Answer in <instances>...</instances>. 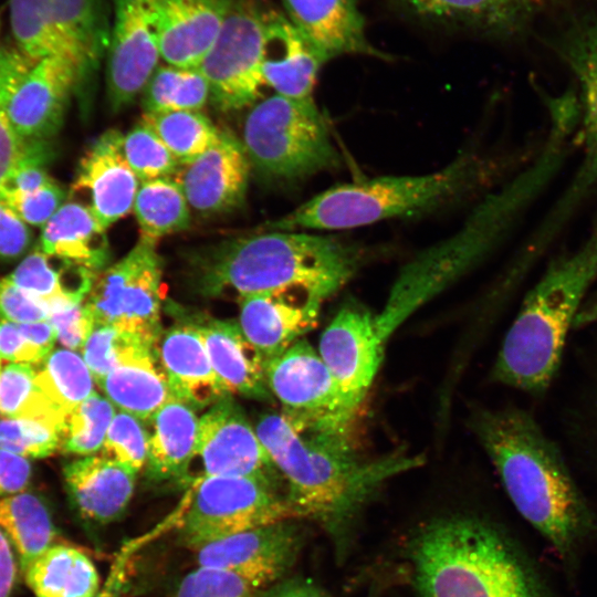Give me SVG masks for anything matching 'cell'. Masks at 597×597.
Returning a JSON list of instances; mask_svg holds the SVG:
<instances>
[{
  "label": "cell",
  "mask_w": 597,
  "mask_h": 597,
  "mask_svg": "<svg viewBox=\"0 0 597 597\" xmlns=\"http://www.w3.org/2000/svg\"><path fill=\"white\" fill-rule=\"evenodd\" d=\"M254 429L285 482L296 519H311L337 536L379 486L422 463L406 454L363 460L349 429L300 427L282 413L261 415Z\"/></svg>",
  "instance_id": "6da1fadb"
},
{
  "label": "cell",
  "mask_w": 597,
  "mask_h": 597,
  "mask_svg": "<svg viewBox=\"0 0 597 597\" xmlns=\"http://www.w3.org/2000/svg\"><path fill=\"white\" fill-rule=\"evenodd\" d=\"M570 143L559 126L547 128L533 159L472 210L462 227L428 248L400 271L388 300L376 314L380 335L392 333L421 305L483 261L556 175Z\"/></svg>",
  "instance_id": "7a4b0ae2"
},
{
  "label": "cell",
  "mask_w": 597,
  "mask_h": 597,
  "mask_svg": "<svg viewBox=\"0 0 597 597\" xmlns=\"http://www.w3.org/2000/svg\"><path fill=\"white\" fill-rule=\"evenodd\" d=\"M364 252L331 235L274 231L201 250L192 260L196 287L207 297H242L292 289L323 301L358 271Z\"/></svg>",
  "instance_id": "3957f363"
},
{
  "label": "cell",
  "mask_w": 597,
  "mask_h": 597,
  "mask_svg": "<svg viewBox=\"0 0 597 597\" xmlns=\"http://www.w3.org/2000/svg\"><path fill=\"white\" fill-rule=\"evenodd\" d=\"M471 422L516 510L567 553L579 535L585 507L557 448L517 408L480 410Z\"/></svg>",
  "instance_id": "277c9868"
},
{
  "label": "cell",
  "mask_w": 597,
  "mask_h": 597,
  "mask_svg": "<svg viewBox=\"0 0 597 597\" xmlns=\"http://www.w3.org/2000/svg\"><path fill=\"white\" fill-rule=\"evenodd\" d=\"M597 280V218L586 239L552 261L525 295L494 362L491 377L543 394L559 368L567 335Z\"/></svg>",
  "instance_id": "5b68a950"
},
{
  "label": "cell",
  "mask_w": 597,
  "mask_h": 597,
  "mask_svg": "<svg viewBox=\"0 0 597 597\" xmlns=\"http://www.w3.org/2000/svg\"><path fill=\"white\" fill-rule=\"evenodd\" d=\"M492 168L482 156L465 153L427 175L381 176L333 186L265 228L335 231L421 213L475 189Z\"/></svg>",
  "instance_id": "8992f818"
},
{
  "label": "cell",
  "mask_w": 597,
  "mask_h": 597,
  "mask_svg": "<svg viewBox=\"0 0 597 597\" xmlns=\"http://www.w3.org/2000/svg\"><path fill=\"white\" fill-rule=\"evenodd\" d=\"M411 563L420 597H541L504 540L474 519L428 524L411 544Z\"/></svg>",
  "instance_id": "52a82bcc"
},
{
  "label": "cell",
  "mask_w": 597,
  "mask_h": 597,
  "mask_svg": "<svg viewBox=\"0 0 597 597\" xmlns=\"http://www.w3.org/2000/svg\"><path fill=\"white\" fill-rule=\"evenodd\" d=\"M241 142L251 166L272 181L297 182L341 165L314 98L275 94L255 103Z\"/></svg>",
  "instance_id": "ba28073f"
},
{
  "label": "cell",
  "mask_w": 597,
  "mask_h": 597,
  "mask_svg": "<svg viewBox=\"0 0 597 597\" xmlns=\"http://www.w3.org/2000/svg\"><path fill=\"white\" fill-rule=\"evenodd\" d=\"M296 519L279 485L248 476H197L181 503L179 538L191 549L221 538Z\"/></svg>",
  "instance_id": "9c48e42d"
},
{
  "label": "cell",
  "mask_w": 597,
  "mask_h": 597,
  "mask_svg": "<svg viewBox=\"0 0 597 597\" xmlns=\"http://www.w3.org/2000/svg\"><path fill=\"white\" fill-rule=\"evenodd\" d=\"M105 13L104 0H10L12 44L33 62L60 55L86 71L107 49Z\"/></svg>",
  "instance_id": "30bf717a"
},
{
  "label": "cell",
  "mask_w": 597,
  "mask_h": 597,
  "mask_svg": "<svg viewBox=\"0 0 597 597\" xmlns=\"http://www.w3.org/2000/svg\"><path fill=\"white\" fill-rule=\"evenodd\" d=\"M156 243L140 237L124 258L96 275L85 298L95 325H111L157 343L166 287Z\"/></svg>",
  "instance_id": "8fae6325"
},
{
  "label": "cell",
  "mask_w": 597,
  "mask_h": 597,
  "mask_svg": "<svg viewBox=\"0 0 597 597\" xmlns=\"http://www.w3.org/2000/svg\"><path fill=\"white\" fill-rule=\"evenodd\" d=\"M268 14L256 0H233L214 43L197 67L220 111H238L260 97Z\"/></svg>",
  "instance_id": "7c38bea8"
},
{
  "label": "cell",
  "mask_w": 597,
  "mask_h": 597,
  "mask_svg": "<svg viewBox=\"0 0 597 597\" xmlns=\"http://www.w3.org/2000/svg\"><path fill=\"white\" fill-rule=\"evenodd\" d=\"M268 387L282 415L300 427L350 429L360 405L341 388L318 350L304 338L265 366Z\"/></svg>",
  "instance_id": "4fadbf2b"
},
{
  "label": "cell",
  "mask_w": 597,
  "mask_h": 597,
  "mask_svg": "<svg viewBox=\"0 0 597 597\" xmlns=\"http://www.w3.org/2000/svg\"><path fill=\"white\" fill-rule=\"evenodd\" d=\"M106 50L107 101L118 112L143 92L158 67L157 0H113Z\"/></svg>",
  "instance_id": "5bb4252c"
},
{
  "label": "cell",
  "mask_w": 597,
  "mask_h": 597,
  "mask_svg": "<svg viewBox=\"0 0 597 597\" xmlns=\"http://www.w3.org/2000/svg\"><path fill=\"white\" fill-rule=\"evenodd\" d=\"M196 459L202 475L256 478L275 485L283 481L232 395L221 398L199 418L192 461Z\"/></svg>",
  "instance_id": "9a60e30c"
},
{
  "label": "cell",
  "mask_w": 597,
  "mask_h": 597,
  "mask_svg": "<svg viewBox=\"0 0 597 597\" xmlns=\"http://www.w3.org/2000/svg\"><path fill=\"white\" fill-rule=\"evenodd\" d=\"M302 538L297 525L285 520L212 542L196 551L197 563L230 572L260 591L280 582L291 568Z\"/></svg>",
  "instance_id": "2e32d148"
},
{
  "label": "cell",
  "mask_w": 597,
  "mask_h": 597,
  "mask_svg": "<svg viewBox=\"0 0 597 597\" xmlns=\"http://www.w3.org/2000/svg\"><path fill=\"white\" fill-rule=\"evenodd\" d=\"M376 315L347 302L321 335L318 354L344 390L362 405L384 358Z\"/></svg>",
  "instance_id": "e0dca14e"
},
{
  "label": "cell",
  "mask_w": 597,
  "mask_h": 597,
  "mask_svg": "<svg viewBox=\"0 0 597 597\" xmlns=\"http://www.w3.org/2000/svg\"><path fill=\"white\" fill-rule=\"evenodd\" d=\"M564 59L577 82V129L582 157L570 184L553 205L556 214L569 219L597 190V24L575 35L564 49Z\"/></svg>",
  "instance_id": "ac0fdd59"
},
{
  "label": "cell",
  "mask_w": 597,
  "mask_h": 597,
  "mask_svg": "<svg viewBox=\"0 0 597 597\" xmlns=\"http://www.w3.org/2000/svg\"><path fill=\"white\" fill-rule=\"evenodd\" d=\"M85 70L66 56L38 61L25 74L8 105V117L25 142H42L60 128L66 102Z\"/></svg>",
  "instance_id": "d6986e66"
},
{
  "label": "cell",
  "mask_w": 597,
  "mask_h": 597,
  "mask_svg": "<svg viewBox=\"0 0 597 597\" xmlns=\"http://www.w3.org/2000/svg\"><path fill=\"white\" fill-rule=\"evenodd\" d=\"M322 302L300 289L249 295L238 301V323L268 364L316 326Z\"/></svg>",
  "instance_id": "ffe728a7"
},
{
  "label": "cell",
  "mask_w": 597,
  "mask_h": 597,
  "mask_svg": "<svg viewBox=\"0 0 597 597\" xmlns=\"http://www.w3.org/2000/svg\"><path fill=\"white\" fill-rule=\"evenodd\" d=\"M250 168L242 142L232 133L220 130L218 140L208 150L180 166L175 180L196 211L223 213L242 205Z\"/></svg>",
  "instance_id": "44dd1931"
},
{
  "label": "cell",
  "mask_w": 597,
  "mask_h": 597,
  "mask_svg": "<svg viewBox=\"0 0 597 597\" xmlns=\"http://www.w3.org/2000/svg\"><path fill=\"white\" fill-rule=\"evenodd\" d=\"M123 135L116 129L103 133L81 158L72 193L84 192L85 205L107 229L133 210L139 179L122 150Z\"/></svg>",
  "instance_id": "7402d4cb"
},
{
  "label": "cell",
  "mask_w": 597,
  "mask_h": 597,
  "mask_svg": "<svg viewBox=\"0 0 597 597\" xmlns=\"http://www.w3.org/2000/svg\"><path fill=\"white\" fill-rule=\"evenodd\" d=\"M156 353L171 395L193 409L209 408L230 395L212 368L196 320L163 328Z\"/></svg>",
  "instance_id": "603a6c76"
},
{
  "label": "cell",
  "mask_w": 597,
  "mask_h": 597,
  "mask_svg": "<svg viewBox=\"0 0 597 597\" xmlns=\"http://www.w3.org/2000/svg\"><path fill=\"white\" fill-rule=\"evenodd\" d=\"M233 0H157L158 44L166 64L197 69Z\"/></svg>",
  "instance_id": "cb8c5ba5"
},
{
  "label": "cell",
  "mask_w": 597,
  "mask_h": 597,
  "mask_svg": "<svg viewBox=\"0 0 597 597\" xmlns=\"http://www.w3.org/2000/svg\"><path fill=\"white\" fill-rule=\"evenodd\" d=\"M286 17L326 62L343 54L388 60L371 45L356 0H282Z\"/></svg>",
  "instance_id": "d4e9b609"
},
{
  "label": "cell",
  "mask_w": 597,
  "mask_h": 597,
  "mask_svg": "<svg viewBox=\"0 0 597 597\" xmlns=\"http://www.w3.org/2000/svg\"><path fill=\"white\" fill-rule=\"evenodd\" d=\"M63 478L77 512L88 521L107 524L127 510L136 472L104 455H86L67 462Z\"/></svg>",
  "instance_id": "484cf974"
},
{
  "label": "cell",
  "mask_w": 597,
  "mask_h": 597,
  "mask_svg": "<svg viewBox=\"0 0 597 597\" xmlns=\"http://www.w3.org/2000/svg\"><path fill=\"white\" fill-rule=\"evenodd\" d=\"M212 368L230 395L270 401L265 362L233 320H196Z\"/></svg>",
  "instance_id": "4316f807"
},
{
  "label": "cell",
  "mask_w": 597,
  "mask_h": 597,
  "mask_svg": "<svg viewBox=\"0 0 597 597\" xmlns=\"http://www.w3.org/2000/svg\"><path fill=\"white\" fill-rule=\"evenodd\" d=\"M324 63L287 17L269 11L262 64L264 84L284 97L311 100Z\"/></svg>",
  "instance_id": "83f0119b"
},
{
  "label": "cell",
  "mask_w": 597,
  "mask_h": 597,
  "mask_svg": "<svg viewBox=\"0 0 597 597\" xmlns=\"http://www.w3.org/2000/svg\"><path fill=\"white\" fill-rule=\"evenodd\" d=\"M418 18L479 31L510 35L522 29L545 0H397Z\"/></svg>",
  "instance_id": "f1b7e54d"
},
{
  "label": "cell",
  "mask_w": 597,
  "mask_h": 597,
  "mask_svg": "<svg viewBox=\"0 0 597 597\" xmlns=\"http://www.w3.org/2000/svg\"><path fill=\"white\" fill-rule=\"evenodd\" d=\"M196 409L171 395L153 417L146 475L154 482L190 481L199 418Z\"/></svg>",
  "instance_id": "f546056e"
},
{
  "label": "cell",
  "mask_w": 597,
  "mask_h": 597,
  "mask_svg": "<svg viewBox=\"0 0 597 597\" xmlns=\"http://www.w3.org/2000/svg\"><path fill=\"white\" fill-rule=\"evenodd\" d=\"M105 230L87 206L69 201L42 228L39 250L98 274L111 260Z\"/></svg>",
  "instance_id": "4dcf8cb0"
},
{
  "label": "cell",
  "mask_w": 597,
  "mask_h": 597,
  "mask_svg": "<svg viewBox=\"0 0 597 597\" xmlns=\"http://www.w3.org/2000/svg\"><path fill=\"white\" fill-rule=\"evenodd\" d=\"M97 385L115 407L144 422L150 421L171 396L156 346L134 349Z\"/></svg>",
  "instance_id": "1f68e13d"
},
{
  "label": "cell",
  "mask_w": 597,
  "mask_h": 597,
  "mask_svg": "<svg viewBox=\"0 0 597 597\" xmlns=\"http://www.w3.org/2000/svg\"><path fill=\"white\" fill-rule=\"evenodd\" d=\"M22 572L36 597H96L101 591L92 559L67 544L54 543Z\"/></svg>",
  "instance_id": "d6a6232c"
},
{
  "label": "cell",
  "mask_w": 597,
  "mask_h": 597,
  "mask_svg": "<svg viewBox=\"0 0 597 597\" xmlns=\"http://www.w3.org/2000/svg\"><path fill=\"white\" fill-rule=\"evenodd\" d=\"M0 530L23 570L54 544L56 531L44 501L32 492L0 496Z\"/></svg>",
  "instance_id": "836d02e7"
},
{
  "label": "cell",
  "mask_w": 597,
  "mask_h": 597,
  "mask_svg": "<svg viewBox=\"0 0 597 597\" xmlns=\"http://www.w3.org/2000/svg\"><path fill=\"white\" fill-rule=\"evenodd\" d=\"M50 259L38 249L6 277L46 306L63 301H85L97 274L67 262L57 269Z\"/></svg>",
  "instance_id": "e575fe53"
},
{
  "label": "cell",
  "mask_w": 597,
  "mask_h": 597,
  "mask_svg": "<svg viewBox=\"0 0 597 597\" xmlns=\"http://www.w3.org/2000/svg\"><path fill=\"white\" fill-rule=\"evenodd\" d=\"M133 210L140 237L155 241L186 230L190 223L189 203L172 177L142 181Z\"/></svg>",
  "instance_id": "d590c367"
},
{
  "label": "cell",
  "mask_w": 597,
  "mask_h": 597,
  "mask_svg": "<svg viewBox=\"0 0 597 597\" xmlns=\"http://www.w3.org/2000/svg\"><path fill=\"white\" fill-rule=\"evenodd\" d=\"M35 366L9 363L0 371V416L46 422L62 433L67 415L38 387Z\"/></svg>",
  "instance_id": "8d00e7d4"
},
{
  "label": "cell",
  "mask_w": 597,
  "mask_h": 597,
  "mask_svg": "<svg viewBox=\"0 0 597 597\" xmlns=\"http://www.w3.org/2000/svg\"><path fill=\"white\" fill-rule=\"evenodd\" d=\"M35 63L13 44L0 46V191L34 144L23 140L15 133L8 117V105L15 88Z\"/></svg>",
  "instance_id": "74e56055"
},
{
  "label": "cell",
  "mask_w": 597,
  "mask_h": 597,
  "mask_svg": "<svg viewBox=\"0 0 597 597\" xmlns=\"http://www.w3.org/2000/svg\"><path fill=\"white\" fill-rule=\"evenodd\" d=\"M142 122L157 134L180 165L202 155L220 136V130L199 111L144 113Z\"/></svg>",
  "instance_id": "f35d334b"
},
{
  "label": "cell",
  "mask_w": 597,
  "mask_h": 597,
  "mask_svg": "<svg viewBox=\"0 0 597 597\" xmlns=\"http://www.w3.org/2000/svg\"><path fill=\"white\" fill-rule=\"evenodd\" d=\"M41 391L64 413L75 409L94 392V377L75 350L54 349L36 369Z\"/></svg>",
  "instance_id": "ab89813d"
},
{
  "label": "cell",
  "mask_w": 597,
  "mask_h": 597,
  "mask_svg": "<svg viewBox=\"0 0 597 597\" xmlns=\"http://www.w3.org/2000/svg\"><path fill=\"white\" fill-rule=\"evenodd\" d=\"M144 113L199 111L210 97L206 77L198 69L160 65L142 92Z\"/></svg>",
  "instance_id": "60d3db41"
},
{
  "label": "cell",
  "mask_w": 597,
  "mask_h": 597,
  "mask_svg": "<svg viewBox=\"0 0 597 597\" xmlns=\"http://www.w3.org/2000/svg\"><path fill=\"white\" fill-rule=\"evenodd\" d=\"M115 416V406L94 391L73 409L65 421L61 440L64 453L92 455L102 449Z\"/></svg>",
  "instance_id": "b9f144b4"
},
{
  "label": "cell",
  "mask_w": 597,
  "mask_h": 597,
  "mask_svg": "<svg viewBox=\"0 0 597 597\" xmlns=\"http://www.w3.org/2000/svg\"><path fill=\"white\" fill-rule=\"evenodd\" d=\"M122 150L142 181L172 177L181 166L157 134L142 121L123 135Z\"/></svg>",
  "instance_id": "7bdbcfd3"
},
{
  "label": "cell",
  "mask_w": 597,
  "mask_h": 597,
  "mask_svg": "<svg viewBox=\"0 0 597 597\" xmlns=\"http://www.w3.org/2000/svg\"><path fill=\"white\" fill-rule=\"evenodd\" d=\"M142 346L156 344L111 325H95L81 352L98 384L127 354Z\"/></svg>",
  "instance_id": "ee69618b"
},
{
  "label": "cell",
  "mask_w": 597,
  "mask_h": 597,
  "mask_svg": "<svg viewBox=\"0 0 597 597\" xmlns=\"http://www.w3.org/2000/svg\"><path fill=\"white\" fill-rule=\"evenodd\" d=\"M61 431L43 421L25 418L0 419V449L27 459H42L61 446Z\"/></svg>",
  "instance_id": "f6af8a7d"
},
{
  "label": "cell",
  "mask_w": 597,
  "mask_h": 597,
  "mask_svg": "<svg viewBox=\"0 0 597 597\" xmlns=\"http://www.w3.org/2000/svg\"><path fill=\"white\" fill-rule=\"evenodd\" d=\"M149 433L139 418L119 410L107 430L102 455L138 473L147 461Z\"/></svg>",
  "instance_id": "bcb514c9"
},
{
  "label": "cell",
  "mask_w": 597,
  "mask_h": 597,
  "mask_svg": "<svg viewBox=\"0 0 597 597\" xmlns=\"http://www.w3.org/2000/svg\"><path fill=\"white\" fill-rule=\"evenodd\" d=\"M258 593L230 572L198 566L182 578L174 597H255Z\"/></svg>",
  "instance_id": "7dc6e473"
},
{
  "label": "cell",
  "mask_w": 597,
  "mask_h": 597,
  "mask_svg": "<svg viewBox=\"0 0 597 597\" xmlns=\"http://www.w3.org/2000/svg\"><path fill=\"white\" fill-rule=\"evenodd\" d=\"M64 197L63 189L54 180L32 192L18 191L7 187L0 191V199L21 220L28 226L41 228L60 209L63 205Z\"/></svg>",
  "instance_id": "c3c4849f"
},
{
  "label": "cell",
  "mask_w": 597,
  "mask_h": 597,
  "mask_svg": "<svg viewBox=\"0 0 597 597\" xmlns=\"http://www.w3.org/2000/svg\"><path fill=\"white\" fill-rule=\"evenodd\" d=\"M49 322L56 341L71 350H81L95 326L94 316L85 301H63L48 306Z\"/></svg>",
  "instance_id": "681fc988"
},
{
  "label": "cell",
  "mask_w": 597,
  "mask_h": 597,
  "mask_svg": "<svg viewBox=\"0 0 597 597\" xmlns=\"http://www.w3.org/2000/svg\"><path fill=\"white\" fill-rule=\"evenodd\" d=\"M49 320L45 304L31 297L7 277L0 279V321L17 324Z\"/></svg>",
  "instance_id": "f907efd6"
},
{
  "label": "cell",
  "mask_w": 597,
  "mask_h": 597,
  "mask_svg": "<svg viewBox=\"0 0 597 597\" xmlns=\"http://www.w3.org/2000/svg\"><path fill=\"white\" fill-rule=\"evenodd\" d=\"M31 240L28 224L0 199V260L19 259L29 249Z\"/></svg>",
  "instance_id": "816d5d0a"
},
{
  "label": "cell",
  "mask_w": 597,
  "mask_h": 597,
  "mask_svg": "<svg viewBox=\"0 0 597 597\" xmlns=\"http://www.w3.org/2000/svg\"><path fill=\"white\" fill-rule=\"evenodd\" d=\"M45 359L24 339L17 323L0 321V360L40 366Z\"/></svg>",
  "instance_id": "f5cc1de1"
},
{
  "label": "cell",
  "mask_w": 597,
  "mask_h": 597,
  "mask_svg": "<svg viewBox=\"0 0 597 597\" xmlns=\"http://www.w3.org/2000/svg\"><path fill=\"white\" fill-rule=\"evenodd\" d=\"M31 476L29 459L0 449V496L24 492Z\"/></svg>",
  "instance_id": "db71d44e"
},
{
  "label": "cell",
  "mask_w": 597,
  "mask_h": 597,
  "mask_svg": "<svg viewBox=\"0 0 597 597\" xmlns=\"http://www.w3.org/2000/svg\"><path fill=\"white\" fill-rule=\"evenodd\" d=\"M255 597H327L322 589L306 579L280 580L260 590Z\"/></svg>",
  "instance_id": "11a10c76"
},
{
  "label": "cell",
  "mask_w": 597,
  "mask_h": 597,
  "mask_svg": "<svg viewBox=\"0 0 597 597\" xmlns=\"http://www.w3.org/2000/svg\"><path fill=\"white\" fill-rule=\"evenodd\" d=\"M17 555L0 530V597H11L18 574Z\"/></svg>",
  "instance_id": "9f6ffc18"
},
{
  "label": "cell",
  "mask_w": 597,
  "mask_h": 597,
  "mask_svg": "<svg viewBox=\"0 0 597 597\" xmlns=\"http://www.w3.org/2000/svg\"><path fill=\"white\" fill-rule=\"evenodd\" d=\"M18 325L22 336L29 344L46 357L51 354L56 341V334L49 320Z\"/></svg>",
  "instance_id": "6f0895ef"
},
{
  "label": "cell",
  "mask_w": 597,
  "mask_h": 597,
  "mask_svg": "<svg viewBox=\"0 0 597 597\" xmlns=\"http://www.w3.org/2000/svg\"><path fill=\"white\" fill-rule=\"evenodd\" d=\"M595 323H597V294L584 302L575 318L574 328L585 327Z\"/></svg>",
  "instance_id": "680465c9"
},
{
  "label": "cell",
  "mask_w": 597,
  "mask_h": 597,
  "mask_svg": "<svg viewBox=\"0 0 597 597\" xmlns=\"http://www.w3.org/2000/svg\"><path fill=\"white\" fill-rule=\"evenodd\" d=\"M124 559L117 561V567L114 568L112 577L108 578L103 590L96 597H116L117 590L123 582V565Z\"/></svg>",
  "instance_id": "91938a15"
},
{
  "label": "cell",
  "mask_w": 597,
  "mask_h": 597,
  "mask_svg": "<svg viewBox=\"0 0 597 597\" xmlns=\"http://www.w3.org/2000/svg\"><path fill=\"white\" fill-rule=\"evenodd\" d=\"M0 28H1V15H0Z\"/></svg>",
  "instance_id": "94428289"
},
{
  "label": "cell",
  "mask_w": 597,
  "mask_h": 597,
  "mask_svg": "<svg viewBox=\"0 0 597 597\" xmlns=\"http://www.w3.org/2000/svg\"><path fill=\"white\" fill-rule=\"evenodd\" d=\"M0 362H1V360H0ZM1 368H2V367H1V364H0V371H1Z\"/></svg>",
  "instance_id": "6125c7cd"
}]
</instances>
